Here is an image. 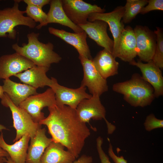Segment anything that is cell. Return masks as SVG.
I'll return each instance as SVG.
<instances>
[{
    "mask_svg": "<svg viewBox=\"0 0 163 163\" xmlns=\"http://www.w3.org/2000/svg\"><path fill=\"white\" fill-rule=\"evenodd\" d=\"M48 109L49 115L39 124L47 126L53 141L61 144L78 158L91 134L86 123L79 119L76 109L69 106L56 104Z\"/></svg>",
    "mask_w": 163,
    "mask_h": 163,
    "instance_id": "cell-1",
    "label": "cell"
},
{
    "mask_svg": "<svg viewBox=\"0 0 163 163\" xmlns=\"http://www.w3.org/2000/svg\"><path fill=\"white\" fill-rule=\"evenodd\" d=\"M39 33L32 32L27 35L28 43L22 46L14 44L12 47L16 53L31 61L35 66L50 68L51 65L58 63L62 58L53 51L54 45L50 42L44 43L38 40Z\"/></svg>",
    "mask_w": 163,
    "mask_h": 163,
    "instance_id": "cell-2",
    "label": "cell"
},
{
    "mask_svg": "<svg viewBox=\"0 0 163 163\" xmlns=\"http://www.w3.org/2000/svg\"><path fill=\"white\" fill-rule=\"evenodd\" d=\"M112 89L123 94L124 99L134 107L150 105L155 98L152 87L138 73L127 81L114 84Z\"/></svg>",
    "mask_w": 163,
    "mask_h": 163,
    "instance_id": "cell-3",
    "label": "cell"
},
{
    "mask_svg": "<svg viewBox=\"0 0 163 163\" xmlns=\"http://www.w3.org/2000/svg\"><path fill=\"white\" fill-rule=\"evenodd\" d=\"M21 1L15 0L12 7L0 10V37L14 39L17 34L14 28L17 26L24 25L31 28L36 27V22L24 15L25 11L19 9V3Z\"/></svg>",
    "mask_w": 163,
    "mask_h": 163,
    "instance_id": "cell-4",
    "label": "cell"
},
{
    "mask_svg": "<svg viewBox=\"0 0 163 163\" xmlns=\"http://www.w3.org/2000/svg\"><path fill=\"white\" fill-rule=\"evenodd\" d=\"M1 100L2 104L9 107L12 113L13 127L16 132L13 142L18 141L25 134H28L30 138L34 136L41 125L35 122L24 109L14 105L5 93Z\"/></svg>",
    "mask_w": 163,
    "mask_h": 163,
    "instance_id": "cell-5",
    "label": "cell"
},
{
    "mask_svg": "<svg viewBox=\"0 0 163 163\" xmlns=\"http://www.w3.org/2000/svg\"><path fill=\"white\" fill-rule=\"evenodd\" d=\"M100 97L98 95H92L90 98L83 100L76 108V112L80 120L85 123H89L91 119L96 120L104 119L107 124L108 134H111L116 127L106 119V110Z\"/></svg>",
    "mask_w": 163,
    "mask_h": 163,
    "instance_id": "cell-6",
    "label": "cell"
},
{
    "mask_svg": "<svg viewBox=\"0 0 163 163\" xmlns=\"http://www.w3.org/2000/svg\"><path fill=\"white\" fill-rule=\"evenodd\" d=\"M56 104L55 93L50 88L42 93L29 96L19 106L26 111L35 122L39 123L45 118L44 113L41 112L43 108Z\"/></svg>",
    "mask_w": 163,
    "mask_h": 163,
    "instance_id": "cell-7",
    "label": "cell"
},
{
    "mask_svg": "<svg viewBox=\"0 0 163 163\" xmlns=\"http://www.w3.org/2000/svg\"><path fill=\"white\" fill-rule=\"evenodd\" d=\"M62 5L66 15L74 24L79 26L86 24L90 14L103 13L104 9L97 5H92L82 0H62Z\"/></svg>",
    "mask_w": 163,
    "mask_h": 163,
    "instance_id": "cell-8",
    "label": "cell"
},
{
    "mask_svg": "<svg viewBox=\"0 0 163 163\" xmlns=\"http://www.w3.org/2000/svg\"><path fill=\"white\" fill-rule=\"evenodd\" d=\"M79 59L82 66L83 77L81 86L87 87L92 95L100 96L108 90L106 79L100 75L96 68L92 59L82 56Z\"/></svg>",
    "mask_w": 163,
    "mask_h": 163,
    "instance_id": "cell-9",
    "label": "cell"
},
{
    "mask_svg": "<svg viewBox=\"0 0 163 163\" xmlns=\"http://www.w3.org/2000/svg\"><path fill=\"white\" fill-rule=\"evenodd\" d=\"M53 82L50 88L55 93L57 105H66L76 109L83 100L92 96L86 92L85 87L81 86L76 88H69L59 85L55 78L53 77Z\"/></svg>",
    "mask_w": 163,
    "mask_h": 163,
    "instance_id": "cell-10",
    "label": "cell"
},
{
    "mask_svg": "<svg viewBox=\"0 0 163 163\" xmlns=\"http://www.w3.org/2000/svg\"><path fill=\"white\" fill-rule=\"evenodd\" d=\"M124 11V6L120 5L110 12L92 13L89 14L88 18L89 21L100 20L106 22L109 25L113 38L112 53L113 56L117 50L120 35L124 28V23L121 21Z\"/></svg>",
    "mask_w": 163,
    "mask_h": 163,
    "instance_id": "cell-11",
    "label": "cell"
},
{
    "mask_svg": "<svg viewBox=\"0 0 163 163\" xmlns=\"http://www.w3.org/2000/svg\"><path fill=\"white\" fill-rule=\"evenodd\" d=\"M133 30L136 38L137 56L139 59L147 62L152 60L156 45L155 34L145 26L137 25Z\"/></svg>",
    "mask_w": 163,
    "mask_h": 163,
    "instance_id": "cell-12",
    "label": "cell"
},
{
    "mask_svg": "<svg viewBox=\"0 0 163 163\" xmlns=\"http://www.w3.org/2000/svg\"><path fill=\"white\" fill-rule=\"evenodd\" d=\"M35 65L30 60L15 53L0 57V79H5Z\"/></svg>",
    "mask_w": 163,
    "mask_h": 163,
    "instance_id": "cell-13",
    "label": "cell"
},
{
    "mask_svg": "<svg viewBox=\"0 0 163 163\" xmlns=\"http://www.w3.org/2000/svg\"><path fill=\"white\" fill-rule=\"evenodd\" d=\"M138 68L142 73L143 79L153 88L155 97L163 95V77L161 70L152 61L144 63L139 59L129 63Z\"/></svg>",
    "mask_w": 163,
    "mask_h": 163,
    "instance_id": "cell-14",
    "label": "cell"
},
{
    "mask_svg": "<svg viewBox=\"0 0 163 163\" xmlns=\"http://www.w3.org/2000/svg\"><path fill=\"white\" fill-rule=\"evenodd\" d=\"M108 24L100 20L89 21L85 24L78 26L86 33L89 37L97 44L112 54L114 42L107 33Z\"/></svg>",
    "mask_w": 163,
    "mask_h": 163,
    "instance_id": "cell-15",
    "label": "cell"
},
{
    "mask_svg": "<svg viewBox=\"0 0 163 163\" xmlns=\"http://www.w3.org/2000/svg\"><path fill=\"white\" fill-rule=\"evenodd\" d=\"M48 31L50 34L73 46L77 51L79 56L92 59L86 40L87 35L84 31L78 33H72L51 27L48 28Z\"/></svg>",
    "mask_w": 163,
    "mask_h": 163,
    "instance_id": "cell-16",
    "label": "cell"
},
{
    "mask_svg": "<svg viewBox=\"0 0 163 163\" xmlns=\"http://www.w3.org/2000/svg\"><path fill=\"white\" fill-rule=\"evenodd\" d=\"M136 56V41L134 31L131 27L127 26L121 33L117 50L113 56L129 63L134 60Z\"/></svg>",
    "mask_w": 163,
    "mask_h": 163,
    "instance_id": "cell-17",
    "label": "cell"
},
{
    "mask_svg": "<svg viewBox=\"0 0 163 163\" xmlns=\"http://www.w3.org/2000/svg\"><path fill=\"white\" fill-rule=\"evenodd\" d=\"M49 4L50 8L46 14V18L43 23L36 26L37 29H39L48 24L54 23L67 27L75 33L84 31L81 28L73 23L68 17L63 8L61 0H50Z\"/></svg>",
    "mask_w": 163,
    "mask_h": 163,
    "instance_id": "cell-18",
    "label": "cell"
},
{
    "mask_svg": "<svg viewBox=\"0 0 163 163\" xmlns=\"http://www.w3.org/2000/svg\"><path fill=\"white\" fill-rule=\"evenodd\" d=\"M49 68L35 66L24 72L15 75L24 84L37 89L45 86L50 87L53 82V77L49 78L46 75Z\"/></svg>",
    "mask_w": 163,
    "mask_h": 163,
    "instance_id": "cell-19",
    "label": "cell"
},
{
    "mask_svg": "<svg viewBox=\"0 0 163 163\" xmlns=\"http://www.w3.org/2000/svg\"><path fill=\"white\" fill-rule=\"evenodd\" d=\"M46 129L41 127L37 130L34 136L30 138L26 163H40L41 157L45 149L53 141L46 135Z\"/></svg>",
    "mask_w": 163,
    "mask_h": 163,
    "instance_id": "cell-20",
    "label": "cell"
},
{
    "mask_svg": "<svg viewBox=\"0 0 163 163\" xmlns=\"http://www.w3.org/2000/svg\"><path fill=\"white\" fill-rule=\"evenodd\" d=\"M3 91L13 103L18 106L29 96L37 94V89L28 85L14 82L9 78L3 80Z\"/></svg>",
    "mask_w": 163,
    "mask_h": 163,
    "instance_id": "cell-21",
    "label": "cell"
},
{
    "mask_svg": "<svg viewBox=\"0 0 163 163\" xmlns=\"http://www.w3.org/2000/svg\"><path fill=\"white\" fill-rule=\"evenodd\" d=\"M30 137L25 134L14 144L9 145L5 141L3 134L0 135V146L6 152L9 157L15 163H26Z\"/></svg>",
    "mask_w": 163,
    "mask_h": 163,
    "instance_id": "cell-22",
    "label": "cell"
},
{
    "mask_svg": "<svg viewBox=\"0 0 163 163\" xmlns=\"http://www.w3.org/2000/svg\"><path fill=\"white\" fill-rule=\"evenodd\" d=\"M112 54L104 49L97 54L92 61L101 76L106 79L118 73L119 63Z\"/></svg>",
    "mask_w": 163,
    "mask_h": 163,
    "instance_id": "cell-23",
    "label": "cell"
},
{
    "mask_svg": "<svg viewBox=\"0 0 163 163\" xmlns=\"http://www.w3.org/2000/svg\"><path fill=\"white\" fill-rule=\"evenodd\" d=\"M64 146L53 141L45 149L40 160V163H72L76 158Z\"/></svg>",
    "mask_w": 163,
    "mask_h": 163,
    "instance_id": "cell-24",
    "label": "cell"
},
{
    "mask_svg": "<svg viewBox=\"0 0 163 163\" xmlns=\"http://www.w3.org/2000/svg\"><path fill=\"white\" fill-rule=\"evenodd\" d=\"M148 0H127L122 20L123 23L130 22L148 3Z\"/></svg>",
    "mask_w": 163,
    "mask_h": 163,
    "instance_id": "cell-25",
    "label": "cell"
},
{
    "mask_svg": "<svg viewBox=\"0 0 163 163\" xmlns=\"http://www.w3.org/2000/svg\"><path fill=\"white\" fill-rule=\"evenodd\" d=\"M156 38V45L152 60L161 70L163 69V32L162 29L156 27L154 31Z\"/></svg>",
    "mask_w": 163,
    "mask_h": 163,
    "instance_id": "cell-26",
    "label": "cell"
},
{
    "mask_svg": "<svg viewBox=\"0 0 163 163\" xmlns=\"http://www.w3.org/2000/svg\"><path fill=\"white\" fill-rule=\"evenodd\" d=\"M25 13L35 22H39L40 24L43 23L46 20L47 14L42 8L33 5L27 4Z\"/></svg>",
    "mask_w": 163,
    "mask_h": 163,
    "instance_id": "cell-27",
    "label": "cell"
},
{
    "mask_svg": "<svg viewBox=\"0 0 163 163\" xmlns=\"http://www.w3.org/2000/svg\"><path fill=\"white\" fill-rule=\"evenodd\" d=\"M145 130L149 132L155 129L163 127V120L158 119L151 113L147 116L144 123Z\"/></svg>",
    "mask_w": 163,
    "mask_h": 163,
    "instance_id": "cell-28",
    "label": "cell"
},
{
    "mask_svg": "<svg viewBox=\"0 0 163 163\" xmlns=\"http://www.w3.org/2000/svg\"><path fill=\"white\" fill-rule=\"evenodd\" d=\"M147 4L142 8L140 14H144L155 10L163 11V0H149Z\"/></svg>",
    "mask_w": 163,
    "mask_h": 163,
    "instance_id": "cell-29",
    "label": "cell"
},
{
    "mask_svg": "<svg viewBox=\"0 0 163 163\" xmlns=\"http://www.w3.org/2000/svg\"><path fill=\"white\" fill-rule=\"evenodd\" d=\"M103 139L99 136L96 139V147L101 163H111L108 156L105 154L102 148Z\"/></svg>",
    "mask_w": 163,
    "mask_h": 163,
    "instance_id": "cell-30",
    "label": "cell"
},
{
    "mask_svg": "<svg viewBox=\"0 0 163 163\" xmlns=\"http://www.w3.org/2000/svg\"><path fill=\"white\" fill-rule=\"evenodd\" d=\"M108 153L109 156L115 163H127L123 156H117L114 153L111 144L110 142L108 149Z\"/></svg>",
    "mask_w": 163,
    "mask_h": 163,
    "instance_id": "cell-31",
    "label": "cell"
},
{
    "mask_svg": "<svg viewBox=\"0 0 163 163\" xmlns=\"http://www.w3.org/2000/svg\"><path fill=\"white\" fill-rule=\"evenodd\" d=\"M27 4H30L42 8L45 5L50 3V0H24L23 1Z\"/></svg>",
    "mask_w": 163,
    "mask_h": 163,
    "instance_id": "cell-32",
    "label": "cell"
},
{
    "mask_svg": "<svg viewBox=\"0 0 163 163\" xmlns=\"http://www.w3.org/2000/svg\"><path fill=\"white\" fill-rule=\"evenodd\" d=\"M92 161L93 159L91 156L83 155L72 163H92Z\"/></svg>",
    "mask_w": 163,
    "mask_h": 163,
    "instance_id": "cell-33",
    "label": "cell"
},
{
    "mask_svg": "<svg viewBox=\"0 0 163 163\" xmlns=\"http://www.w3.org/2000/svg\"><path fill=\"white\" fill-rule=\"evenodd\" d=\"M9 156L8 153L0 146V158H6Z\"/></svg>",
    "mask_w": 163,
    "mask_h": 163,
    "instance_id": "cell-34",
    "label": "cell"
},
{
    "mask_svg": "<svg viewBox=\"0 0 163 163\" xmlns=\"http://www.w3.org/2000/svg\"><path fill=\"white\" fill-rule=\"evenodd\" d=\"M3 160L4 162L5 163H15L9 156L6 158L4 157Z\"/></svg>",
    "mask_w": 163,
    "mask_h": 163,
    "instance_id": "cell-35",
    "label": "cell"
},
{
    "mask_svg": "<svg viewBox=\"0 0 163 163\" xmlns=\"http://www.w3.org/2000/svg\"><path fill=\"white\" fill-rule=\"evenodd\" d=\"M4 96V93L3 91L2 86L0 85V99H2Z\"/></svg>",
    "mask_w": 163,
    "mask_h": 163,
    "instance_id": "cell-36",
    "label": "cell"
},
{
    "mask_svg": "<svg viewBox=\"0 0 163 163\" xmlns=\"http://www.w3.org/2000/svg\"><path fill=\"white\" fill-rule=\"evenodd\" d=\"M8 129L4 125L0 123V132H2L3 130H8Z\"/></svg>",
    "mask_w": 163,
    "mask_h": 163,
    "instance_id": "cell-37",
    "label": "cell"
},
{
    "mask_svg": "<svg viewBox=\"0 0 163 163\" xmlns=\"http://www.w3.org/2000/svg\"><path fill=\"white\" fill-rule=\"evenodd\" d=\"M3 158H0V163H5L3 160Z\"/></svg>",
    "mask_w": 163,
    "mask_h": 163,
    "instance_id": "cell-38",
    "label": "cell"
}]
</instances>
